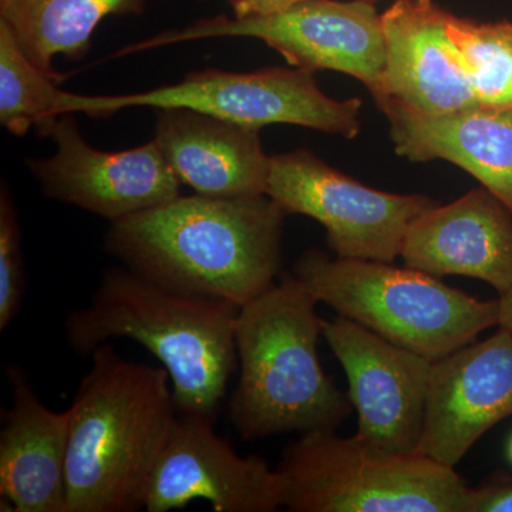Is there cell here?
Listing matches in <instances>:
<instances>
[{
	"mask_svg": "<svg viewBox=\"0 0 512 512\" xmlns=\"http://www.w3.org/2000/svg\"><path fill=\"white\" fill-rule=\"evenodd\" d=\"M286 212L268 195H188L110 222L106 249L150 281L238 306L275 284Z\"/></svg>",
	"mask_w": 512,
	"mask_h": 512,
	"instance_id": "obj_1",
	"label": "cell"
},
{
	"mask_svg": "<svg viewBox=\"0 0 512 512\" xmlns=\"http://www.w3.org/2000/svg\"><path fill=\"white\" fill-rule=\"evenodd\" d=\"M241 306L173 291L114 266L101 275L92 299L64 322L73 352L90 356L103 343L130 339L163 363L178 414L215 423L238 370L235 323Z\"/></svg>",
	"mask_w": 512,
	"mask_h": 512,
	"instance_id": "obj_2",
	"label": "cell"
},
{
	"mask_svg": "<svg viewBox=\"0 0 512 512\" xmlns=\"http://www.w3.org/2000/svg\"><path fill=\"white\" fill-rule=\"evenodd\" d=\"M70 410L66 512L143 510L148 478L177 417L164 367L94 350Z\"/></svg>",
	"mask_w": 512,
	"mask_h": 512,
	"instance_id": "obj_3",
	"label": "cell"
},
{
	"mask_svg": "<svg viewBox=\"0 0 512 512\" xmlns=\"http://www.w3.org/2000/svg\"><path fill=\"white\" fill-rule=\"evenodd\" d=\"M318 301L289 274L239 308L229 419L242 440L336 430L353 406L320 365Z\"/></svg>",
	"mask_w": 512,
	"mask_h": 512,
	"instance_id": "obj_4",
	"label": "cell"
},
{
	"mask_svg": "<svg viewBox=\"0 0 512 512\" xmlns=\"http://www.w3.org/2000/svg\"><path fill=\"white\" fill-rule=\"evenodd\" d=\"M313 298L431 360L500 326V302L480 301L410 266L303 252L292 269Z\"/></svg>",
	"mask_w": 512,
	"mask_h": 512,
	"instance_id": "obj_5",
	"label": "cell"
},
{
	"mask_svg": "<svg viewBox=\"0 0 512 512\" xmlns=\"http://www.w3.org/2000/svg\"><path fill=\"white\" fill-rule=\"evenodd\" d=\"M276 471L292 512H466L470 488L454 467L336 430L301 434Z\"/></svg>",
	"mask_w": 512,
	"mask_h": 512,
	"instance_id": "obj_6",
	"label": "cell"
},
{
	"mask_svg": "<svg viewBox=\"0 0 512 512\" xmlns=\"http://www.w3.org/2000/svg\"><path fill=\"white\" fill-rule=\"evenodd\" d=\"M133 107L187 109L258 130L268 124H293L348 140L362 127V100L330 99L319 89L313 73L298 67H269L251 73L208 69L188 73L170 86L116 96L59 90L53 114L84 113L97 119Z\"/></svg>",
	"mask_w": 512,
	"mask_h": 512,
	"instance_id": "obj_7",
	"label": "cell"
},
{
	"mask_svg": "<svg viewBox=\"0 0 512 512\" xmlns=\"http://www.w3.org/2000/svg\"><path fill=\"white\" fill-rule=\"evenodd\" d=\"M248 37L262 40L292 67L315 73L330 70L379 90L386 66L382 15L370 0H302L271 15L201 19L117 50L111 59L192 40Z\"/></svg>",
	"mask_w": 512,
	"mask_h": 512,
	"instance_id": "obj_8",
	"label": "cell"
},
{
	"mask_svg": "<svg viewBox=\"0 0 512 512\" xmlns=\"http://www.w3.org/2000/svg\"><path fill=\"white\" fill-rule=\"evenodd\" d=\"M266 195L288 214L326 229L339 258L393 262L414 218L436 205L427 195L392 194L353 180L308 150L271 157Z\"/></svg>",
	"mask_w": 512,
	"mask_h": 512,
	"instance_id": "obj_9",
	"label": "cell"
},
{
	"mask_svg": "<svg viewBox=\"0 0 512 512\" xmlns=\"http://www.w3.org/2000/svg\"><path fill=\"white\" fill-rule=\"evenodd\" d=\"M322 336L348 377L357 436L387 453H416L433 360L345 316L325 320Z\"/></svg>",
	"mask_w": 512,
	"mask_h": 512,
	"instance_id": "obj_10",
	"label": "cell"
},
{
	"mask_svg": "<svg viewBox=\"0 0 512 512\" xmlns=\"http://www.w3.org/2000/svg\"><path fill=\"white\" fill-rule=\"evenodd\" d=\"M212 421L177 414L144 493L143 510H181L195 500L215 512H272L284 507L282 480L259 456H239Z\"/></svg>",
	"mask_w": 512,
	"mask_h": 512,
	"instance_id": "obj_11",
	"label": "cell"
},
{
	"mask_svg": "<svg viewBox=\"0 0 512 512\" xmlns=\"http://www.w3.org/2000/svg\"><path fill=\"white\" fill-rule=\"evenodd\" d=\"M47 136L56 153L29 167L52 200L116 222L181 195L183 184L154 138L130 150H97L83 140L73 114L57 117Z\"/></svg>",
	"mask_w": 512,
	"mask_h": 512,
	"instance_id": "obj_12",
	"label": "cell"
},
{
	"mask_svg": "<svg viewBox=\"0 0 512 512\" xmlns=\"http://www.w3.org/2000/svg\"><path fill=\"white\" fill-rule=\"evenodd\" d=\"M433 360L416 453L456 468L488 430L512 416V333Z\"/></svg>",
	"mask_w": 512,
	"mask_h": 512,
	"instance_id": "obj_13",
	"label": "cell"
},
{
	"mask_svg": "<svg viewBox=\"0 0 512 512\" xmlns=\"http://www.w3.org/2000/svg\"><path fill=\"white\" fill-rule=\"evenodd\" d=\"M447 18L434 0H397L383 13L387 55L376 103L394 100L424 114L480 106Z\"/></svg>",
	"mask_w": 512,
	"mask_h": 512,
	"instance_id": "obj_14",
	"label": "cell"
},
{
	"mask_svg": "<svg viewBox=\"0 0 512 512\" xmlns=\"http://www.w3.org/2000/svg\"><path fill=\"white\" fill-rule=\"evenodd\" d=\"M400 256L404 265L436 278L467 276L504 295L512 288V211L481 185L417 215Z\"/></svg>",
	"mask_w": 512,
	"mask_h": 512,
	"instance_id": "obj_15",
	"label": "cell"
},
{
	"mask_svg": "<svg viewBox=\"0 0 512 512\" xmlns=\"http://www.w3.org/2000/svg\"><path fill=\"white\" fill-rule=\"evenodd\" d=\"M6 376L12 404L2 410L0 511L66 512L70 410L49 409L22 367L8 366Z\"/></svg>",
	"mask_w": 512,
	"mask_h": 512,
	"instance_id": "obj_16",
	"label": "cell"
},
{
	"mask_svg": "<svg viewBox=\"0 0 512 512\" xmlns=\"http://www.w3.org/2000/svg\"><path fill=\"white\" fill-rule=\"evenodd\" d=\"M376 104L389 120L397 156L456 164L512 211V109L473 106L424 114L394 100Z\"/></svg>",
	"mask_w": 512,
	"mask_h": 512,
	"instance_id": "obj_17",
	"label": "cell"
},
{
	"mask_svg": "<svg viewBox=\"0 0 512 512\" xmlns=\"http://www.w3.org/2000/svg\"><path fill=\"white\" fill-rule=\"evenodd\" d=\"M154 140L181 184L215 198L266 194L271 157L258 128L187 109H157Z\"/></svg>",
	"mask_w": 512,
	"mask_h": 512,
	"instance_id": "obj_18",
	"label": "cell"
},
{
	"mask_svg": "<svg viewBox=\"0 0 512 512\" xmlns=\"http://www.w3.org/2000/svg\"><path fill=\"white\" fill-rule=\"evenodd\" d=\"M147 0H0V19L37 67L55 76L53 59L86 55L94 30L109 16L141 15Z\"/></svg>",
	"mask_w": 512,
	"mask_h": 512,
	"instance_id": "obj_19",
	"label": "cell"
},
{
	"mask_svg": "<svg viewBox=\"0 0 512 512\" xmlns=\"http://www.w3.org/2000/svg\"><path fill=\"white\" fill-rule=\"evenodd\" d=\"M59 87L55 76L43 72L30 60L15 33L0 19V123L25 136L30 128L49 133Z\"/></svg>",
	"mask_w": 512,
	"mask_h": 512,
	"instance_id": "obj_20",
	"label": "cell"
},
{
	"mask_svg": "<svg viewBox=\"0 0 512 512\" xmlns=\"http://www.w3.org/2000/svg\"><path fill=\"white\" fill-rule=\"evenodd\" d=\"M447 33L480 106L512 109V22L478 23L448 12Z\"/></svg>",
	"mask_w": 512,
	"mask_h": 512,
	"instance_id": "obj_21",
	"label": "cell"
},
{
	"mask_svg": "<svg viewBox=\"0 0 512 512\" xmlns=\"http://www.w3.org/2000/svg\"><path fill=\"white\" fill-rule=\"evenodd\" d=\"M25 266L19 212L9 187L0 191V332L19 315L25 296Z\"/></svg>",
	"mask_w": 512,
	"mask_h": 512,
	"instance_id": "obj_22",
	"label": "cell"
},
{
	"mask_svg": "<svg viewBox=\"0 0 512 512\" xmlns=\"http://www.w3.org/2000/svg\"><path fill=\"white\" fill-rule=\"evenodd\" d=\"M466 512H512V476L494 474L478 487L468 488Z\"/></svg>",
	"mask_w": 512,
	"mask_h": 512,
	"instance_id": "obj_23",
	"label": "cell"
},
{
	"mask_svg": "<svg viewBox=\"0 0 512 512\" xmlns=\"http://www.w3.org/2000/svg\"><path fill=\"white\" fill-rule=\"evenodd\" d=\"M299 2L302 0H237L231 6L234 16L245 18V16L271 15V13L291 8Z\"/></svg>",
	"mask_w": 512,
	"mask_h": 512,
	"instance_id": "obj_24",
	"label": "cell"
},
{
	"mask_svg": "<svg viewBox=\"0 0 512 512\" xmlns=\"http://www.w3.org/2000/svg\"><path fill=\"white\" fill-rule=\"evenodd\" d=\"M500 302V326L512 333V288L498 298Z\"/></svg>",
	"mask_w": 512,
	"mask_h": 512,
	"instance_id": "obj_25",
	"label": "cell"
},
{
	"mask_svg": "<svg viewBox=\"0 0 512 512\" xmlns=\"http://www.w3.org/2000/svg\"><path fill=\"white\" fill-rule=\"evenodd\" d=\"M507 454L508 460H510V463L512 464V436L510 437V441H508Z\"/></svg>",
	"mask_w": 512,
	"mask_h": 512,
	"instance_id": "obj_26",
	"label": "cell"
},
{
	"mask_svg": "<svg viewBox=\"0 0 512 512\" xmlns=\"http://www.w3.org/2000/svg\"><path fill=\"white\" fill-rule=\"evenodd\" d=\"M228 2L231 3V5H232V3L237 2V0H228Z\"/></svg>",
	"mask_w": 512,
	"mask_h": 512,
	"instance_id": "obj_27",
	"label": "cell"
}]
</instances>
